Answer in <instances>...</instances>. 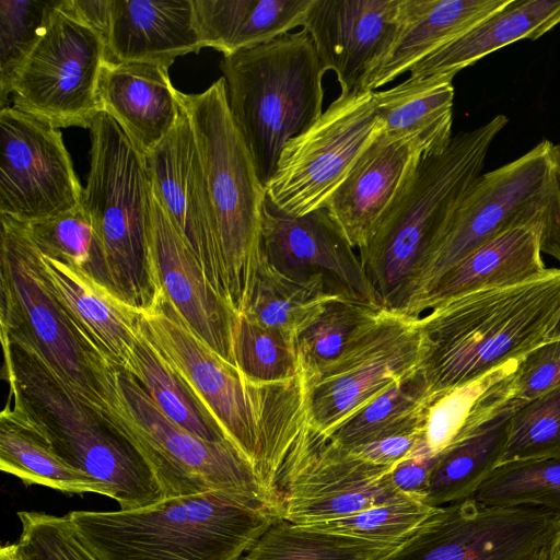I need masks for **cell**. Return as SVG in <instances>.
<instances>
[{
	"mask_svg": "<svg viewBox=\"0 0 560 560\" xmlns=\"http://www.w3.org/2000/svg\"><path fill=\"white\" fill-rule=\"evenodd\" d=\"M139 328L279 497V471L306 420L302 374L277 383L247 377L189 328L161 287Z\"/></svg>",
	"mask_w": 560,
	"mask_h": 560,
	"instance_id": "obj_1",
	"label": "cell"
},
{
	"mask_svg": "<svg viewBox=\"0 0 560 560\" xmlns=\"http://www.w3.org/2000/svg\"><path fill=\"white\" fill-rule=\"evenodd\" d=\"M508 121L506 116L497 115L453 136L445 151L418 158L374 233L359 249L383 308L405 314L424 260L481 175L490 145Z\"/></svg>",
	"mask_w": 560,
	"mask_h": 560,
	"instance_id": "obj_2",
	"label": "cell"
},
{
	"mask_svg": "<svg viewBox=\"0 0 560 560\" xmlns=\"http://www.w3.org/2000/svg\"><path fill=\"white\" fill-rule=\"evenodd\" d=\"M418 319L421 370L438 395L520 360L549 340L560 319V269L452 298Z\"/></svg>",
	"mask_w": 560,
	"mask_h": 560,
	"instance_id": "obj_3",
	"label": "cell"
},
{
	"mask_svg": "<svg viewBox=\"0 0 560 560\" xmlns=\"http://www.w3.org/2000/svg\"><path fill=\"white\" fill-rule=\"evenodd\" d=\"M68 516L98 560H238L282 513L242 493L208 491Z\"/></svg>",
	"mask_w": 560,
	"mask_h": 560,
	"instance_id": "obj_4",
	"label": "cell"
},
{
	"mask_svg": "<svg viewBox=\"0 0 560 560\" xmlns=\"http://www.w3.org/2000/svg\"><path fill=\"white\" fill-rule=\"evenodd\" d=\"M5 405L69 465L92 476L117 501L135 510L164 499L140 452L67 389L32 351L1 338Z\"/></svg>",
	"mask_w": 560,
	"mask_h": 560,
	"instance_id": "obj_5",
	"label": "cell"
},
{
	"mask_svg": "<svg viewBox=\"0 0 560 560\" xmlns=\"http://www.w3.org/2000/svg\"><path fill=\"white\" fill-rule=\"evenodd\" d=\"M1 338L35 353L98 417L112 406L118 369L71 319L47 280L28 224L0 214Z\"/></svg>",
	"mask_w": 560,
	"mask_h": 560,
	"instance_id": "obj_6",
	"label": "cell"
},
{
	"mask_svg": "<svg viewBox=\"0 0 560 560\" xmlns=\"http://www.w3.org/2000/svg\"><path fill=\"white\" fill-rule=\"evenodd\" d=\"M178 100L195 135L213 207L219 294L238 314L248 305L262 255L266 187L230 110L224 78Z\"/></svg>",
	"mask_w": 560,
	"mask_h": 560,
	"instance_id": "obj_7",
	"label": "cell"
},
{
	"mask_svg": "<svg viewBox=\"0 0 560 560\" xmlns=\"http://www.w3.org/2000/svg\"><path fill=\"white\" fill-rule=\"evenodd\" d=\"M230 110L266 187L285 143L323 114L326 72L305 30L223 56Z\"/></svg>",
	"mask_w": 560,
	"mask_h": 560,
	"instance_id": "obj_8",
	"label": "cell"
},
{
	"mask_svg": "<svg viewBox=\"0 0 560 560\" xmlns=\"http://www.w3.org/2000/svg\"><path fill=\"white\" fill-rule=\"evenodd\" d=\"M514 228L539 230L541 253L560 261V144L545 139L476 179L424 260L405 314L410 316L418 301L455 264Z\"/></svg>",
	"mask_w": 560,
	"mask_h": 560,
	"instance_id": "obj_9",
	"label": "cell"
},
{
	"mask_svg": "<svg viewBox=\"0 0 560 560\" xmlns=\"http://www.w3.org/2000/svg\"><path fill=\"white\" fill-rule=\"evenodd\" d=\"M90 139L81 205L103 242L113 293L141 312L159 289L149 243L151 179L145 156L104 112L92 121Z\"/></svg>",
	"mask_w": 560,
	"mask_h": 560,
	"instance_id": "obj_10",
	"label": "cell"
},
{
	"mask_svg": "<svg viewBox=\"0 0 560 560\" xmlns=\"http://www.w3.org/2000/svg\"><path fill=\"white\" fill-rule=\"evenodd\" d=\"M143 456L165 498L208 491L252 497L281 511L253 465L232 442H210L168 419L141 384L119 370L110 409L101 417Z\"/></svg>",
	"mask_w": 560,
	"mask_h": 560,
	"instance_id": "obj_11",
	"label": "cell"
},
{
	"mask_svg": "<svg viewBox=\"0 0 560 560\" xmlns=\"http://www.w3.org/2000/svg\"><path fill=\"white\" fill-rule=\"evenodd\" d=\"M105 47L104 35L77 13L72 0H55L14 77L12 106L57 129H90L102 112L98 81Z\"/></svg>",
	"mask_w": 560,
	"mask_h": 560,
	"instance_id": "obj_12",
	"label": "cell"
},
{
	"mask_svg": "<svg viewBox=\"0 0 560 560\" xmlns=\"http://www.w3.org/2000/svg\"><path fill=\"white\" fill-rule=\"evenodd\" d=\"M418 317L383 308L342 353L312 374L301 371L308 422L330 434L343 420L421 369Z\"/></svg>",
	"mask_w": 560,
	"mask_h": 560,
	"instance_id": "obj_13",
	"label": "cell"
},
{
	"mask_svg": "<svg viewBox=\"0 0 560 560\" xmlns=\"http://www.w3.org/2000/svg\"><path fill=\"white\" fill-rule=\"evenodd\" d=\"M392 468L342 446L306 417L277 479L282 518L307 525L412 498L393 487Z\"/></svg>",
	"mask_w": 560,
	"mask_h": 560,
	"instance_id": "obj_14",
	"label": "cell"
},
{
	"mask_svg": "<svg viewBox=\"0 0 560 560\" xmlns=\"http://www.w3.org/2000/svg\"><path fill=\"white\" fill-rule=\"evenodd\" d=\"M381 126L372 91L340 94L285 143L266 185L267 198L295 217L325 208Z\"/></svg>",
	"mask_w": 560,
	"mask_h": 560,
	"instance_id": "obj_15",
	"label": "cell"
},
{
	"mask_svg": "<svg viewBox=\"0 0 560 560\" xmlns=\"http://www.w3.org/2000/svg\"><path fill=\"white\" fill-rule=\"evenodd\" d=\"M83 187L57 128L13 106L0 110V214L24 223L81 206Z\"/></svg>",
	"mask_w": 560,
	"mask_h": 560,
	"instance_id": "obj_16",
	"label": "cell"
},
{
	"mask_svg": "<svg viewBox=\"0 0 560 560\" xmlns=\"http://www.w3.org/2000/svg\"><path fill=\"white\" fill-rule=\"evenodd\" d=\"M261 245L268 262L288 278L383 308L360 256L326 207L295 217L266 196Z\"/></svg>",
	"mask_w": 560,
	"mask_h": 560,
	"instance_id": "obj_17",
	"label": "cell"
},
{
	"mask_svg": "<svg viewBox=\"0 0 560 560\" xmlns=\"http://www.w3.org/2000/svg\"><path fill=\"white\" fill-rule=\"evenodd\" d=\"M149 243L159 287L171 304L202 341L236 366L234 336L240 315L212 287L202 265L171 220L152 185Z\"/></svg>",
	"mask_w": 560,
	"mask_h": 560,
	"instance_id": "obj_18",
	"label": "cell"
},
{
	"mask_svg": "<svg viewBox=\"0 0 560 560\" xmlns=\"http://www.w3.org/2000/svg\"><path fill=\"white\" fill-rule=\"evenodd\" d=\"M399 0H313L302 27L340 94L364 91L371 71L393 42Z\"/></svg>",
	"mask_w": 560,
	"mask_h": 560,
	"instance_id": "obj_19",
	"label": "cell"
},
{
	"mask_svg": "<svg viewBox=\"0 0 560 560\" xmlns=\"http://www.w3.org/2000/svg\"><path fill=\"white\" fill-rule=\"evenodd\" d=\"M180 106L175 127L144 156L156 196L219 293V252L213 207L191 124Z\"/></svg>",
	"mask_w": 560,
	"mask_h": 560,
	"instance_id": "obj_20",
	"label": "cell"
},
{
	"mask_svg": "<svg viewBox=\"0 0 560 560\" xmlns=\"http://www.w3.org/2000/svg\"><path fill=\"white\" fill-rule=\"evenodd\" d=\"M421 154L412 143L390 138L383 124L364 147L326 205L353 248L368 243Z\"/></svg>",
	"mask_w": 560,
	"mask_h": 560,
	"instance_id": "obj_21",
	"label": "cell"
},
{
	"mask_svg": "<svg viewBox=\"0 0 560 560\" xmlns=\"http://www.w3.org/2000/svg\"><path fill=\"white\" fill-rule=\"evenodd\" d=\"M376 560H524V556L502 514L470 498L441 506Z\"/></svg>",
	"mask_w": 560,
	"mask_h": 560,
	"instance_id": "obj_22",
	"label": "cell"
},
{
	"mask_svg": "<svg viewBox=\"0 0 560 560\" xmlns=\"http://www.w3.org/2000/svg\"><path fill=\"white\" fill-rule=\"evenodd\" d=\"M105 43L106 62L167 68L202 48L192 0H112Z\"/></svg>",
	"mask_w": 560,
	"mask_h": 560,
	"instance_id": "obj_23",
	"label": "cell"
},
{
	"mask_svg": "<svg viewBox=\"0 0 560 560\" xmlns=\"http://www.w3.org/2000/svg\"><path fill=\"white\" fill-rule=\"evenodd\" d=\"M511 0H399L388 50L369 74L376 91L503 9Z\"/></svg>",
	"mask_w": 560,
	"mask_h": 560,
	"instance_id": "obj_24",
	"label": "cell"
},
{
	"mask_svg": "<svg viewBox=\"0 0 560 560\" xmlns=\"http://www.w3.org/2000/svg\"><path fill=\"white\" fill-rule=\"evenodd\" d=\"M102 112L109 115L143 154L175 127L182 112L168 68L153 63H104L98 81Z\"/></svg>",
	"mask_w": 560,
	"mask_h": 560,
	"instance_id": "obj_25",
	"label": "cell"
},
{
	"mask_svg": "<svg viewBox=\"0 0 560 560\" xmlns=\"http://www.w3.org/2000/svg\"><path fill=\"white\" fill-rule=\"evenodd\" d=\"M49 285L71 319L114 366L126 370L140 313L85 272L42 255Z\"/></svg>",
	"mask_w": 560,
	"mask_h": 560,
	"instance_id": "obj_26",
	"label": "cell"
},
{
	"mask_svg": "<svg viewBox=\"0 0 560 560\" xmlns=\"http://www.w3.org/2000/svg\"><path fill=\"white\" fill-rule=\"evenodd\" d=\"M546 270L539 230H506L443 273L418 301L410 316L419 317L435 305L462 294L527 281Z\"/></svg>",
	"mask_w": 560,
	"mask_h": 560,
	"instance_id": "obj_27",
	"label": "cell"
},
{
	"mask_svg": "<svg viewBox=\"0 0 560 560\" xmlns=\"http://www.w3.org/2000/svg\"><path fill=\"white\" fill-rule=\"evenodd\" d=\"M454 73L408 78L372 91L376 114L393 139L412 143L422 154L445 151L452 141Z\"/></svg>",
	"mask_w": 560,
	"mask_h": 560,
	"instance_id": "obj_28",
	"label": "cell"
},
{
	"mask_svg": "<svg viewBox=\"0 0 560 560\" xmlns=\"http://www.w3.org/2000/svg\"><path fill=\"white\" fill-rule=\"evenodd\" d=\"M560 24V0H511L474 28L415 65L409 78L458 73L520 39H537Z\"/></svg>",
	"mask_w": 560,
	"mask_h": 560,
	"instance_id": "obj_29",
	"label": "cell"
},
{
	"mask_svg": "<svg viewBox=\"0 0 560 560\" xmlns=\"http://www.w3.org/2000/svg\"><path fill=\"white\" fill-rule=\"evenodd\" d=\"M313 0H192L203 47L223 56L270 42L302 26Z\"/></svg>",
	"mask_w": 560,
	"mask_h": 560,
	"instance_id": "obj_30",
	"label": "cell"
},
{
	"mask_svg": "<svg viewBox=\"0 0 560 560\" xmlns=\"http://www.w3.org/2000/svg\"><path fill=\"white\" fill-rule=\"evenodd\" d=\"M173 422L210 442H232L199 397L139 328L126 370ZM233 443V442H232Z\"/></svg>",
	"mask_w": 560,
	"mask_h": 560,
	"instance_id": "obj_31",
	"label": "cell"
},
{
	"mask_svg": "<svg viewBox=\"0 0 560 560\" xmlns=\"http://www.w3.org/2000/svg\"><path fill=\"white\" fill-rule=\"evenodd\" d=\"M511 413L497 417L442 453L425 497L430 505L445 506L475 494L500 464Z\"/></svg>",
	"mask_w": 560,
	"mask_h": 560,
	"instance_id": "obj_32",
	"label": "cell"
},
{
	"mask_svg": "<svg viewBox=\"0 0 560 560\" xmlns=\"http://www.w3.org/2000/svg\"><path fill=\"white\" fill-rule=\"evenodd\" d=\"M0 469L26 485H40L67 493L94 492L107 497L103 485L65 462L40 435L5 408L0 413Z\"/></svg>",
	"mask_w": 560,
	"mask_h": 560,
	"instance_id": "obj_33",
	"label": "cell"
},
{
	"mask_svg": "<svg viewBox=\"0 0 560 560\" xmlns=\"http://www.w3.org/2000/svg\"><path fill=\"white\" fill-rule=\"evenodd\" d=\"M433 399L420 369L352 413L328 435L355 450L393 434L424 429Z\"/></svg>",
	"mask_w": 560,
	"mask_h": 560,
	"instance_id": "obj_34",
	"label": "cell"
},
{
	"mask_svg": "<svg viewBox=\"0 0 560 560\" xmlns=\"http://www.w3.org/2000/svg\"><path fill=\"white\" fill-rule=\"evenodd\" d=\"M335 295L322 285L296 282L278 271L261 255L248 305L243 313L256 323L294 338Z\"/></svg>",
	"mask_w": 560,
	"mask_h": 560,
	"instance_id": "obj_35",
	"label": "cell"
},
{
	"mask_svg": "<svg viewBox=\"0 0 560 560\" xmlns=\"http://www.w3.org/2000/svg\"><path fill=\"white\" fill-rule=\"evenodd\" d=\"M396 546L316 532L279 517L238 560H376Z\"/></svg>",
	"mask_w": 560,
	"mask_h": 560,
	"instance_id": "obj_36",
	"label": "cell"
},
{
	"mask_svg": "<svg viewBox=\"0 0 560 560\" xmlns=\"http://www.w3.org/2000/svg\"><path fill=\"white\" fill-rule=\"evenodd\" d=\"M492 508H537L560 515V455L499 464L471 497Z\"/></svg>",
	"mask_w": 560,
	"mask_h": 560,
	"instance_id": "obj_37",
	"label": "cell"
},
{
	"mask_svg": "<svg viewBox=\"0 0 560 560\" xmlns=\"http://www.w3.org/2000/svg\"><path fill=\"white\" fill-rule=\"evenodd\" d=\"M27 224L43 256L80 269L113 293L103 242L82 205L58 217Z\"/></svg>",
	"mask_w": 560,
	"mask_h": 560,
	"instance_id": "obj_38",
	"label": "cell"
},
{
	"mask_svg": "<svg viewBox=\"0 0 560 560\" xmlns=\"http://www.w3.org/2000/svg\"><path fill=\"white\" fill-rule=\"evenodd\" d=\"M383 308L341 296L330 300L295 338L301 371L312 374L338 358Z\"/></svg>",
	"mask_w": 560,
	"mask_h": 560,
	"instance_id": "obj_39",
	"label": "cell"
},
{
	"mask_svg": "<svg viewBox=\"0 0 560 560\" xmlns=\"http://www.w3.org/2000/svg\"><path fill=\"white\" fill-rule=\"evenodd\" d=\"M520 360L510 361L472 382L434 395L424 428V444L430 452L441 454L478 430L483 396L513 373Z\"/></svg>",
	"mask_w": 560,
	"mask_h": 560,
	"instance_id": "obj_40",
	"label": "cell"
},
{
	"mask_svg": "<svg viewBox=\"0 0 560 560\" xmlns=\"http://www.w3.org/2000/svg\"><path fill=\"white\" fill-rule=\"evenodd\" d=\"M440 509L441 506L430 505L423 499L410 498L373 505L342 517L300 526L373 542L399 545Z\"/></svg>",
	"mask_w": 560,
	"mask_h": 560,
	"instance_id": "obj_41",
	"label": "cell"
},
{
	"mask_svg": "<svg viewBox=\"0 0 560 560\" xmlns=\"http://www.w3.org/2000/svg\"><path fill=\"white\" fill-rule=\"evenodd\" d=\"M234 359L243 374L259 382H285L301 373L295 338L244 314L240 315L235 330Z\"/></svg>",
	"mask_w": 560,
	"mask_h": 560,
	"instance_id": "obj_42",
	"label": "cell"
},
{
	"mask_svg": "<svg viewBox=\"0 0 560 560\" xmlns=\"http://www.w3.org/2000/svg\"><path fill=\"white\" fill-rule=\"evenodd\" d=\"M560 455V386L514 410L500 464Z\"/></svg>",
	"mask_w": 560,
	"mask_h": 560,
	"instance_id": "obj_43",
	"label": "cell"
},
{
	"mask_svg": "<svg viewBox=\"0 0 560 560\" xmlns=\"http://www.w3.org/2000/svg\"><path fill=\"white\" fill-rule=\"evenodd\" d=\"M55 0H0V100L5 107L14 77L44 28Z\"/></svg>",
	"mask_w": 560,
	"mask_h": 560,
	"instance_id": "obj_44",
	"label": "cell"
},
{
	"mask_svg": "<svg viewBox=\"0 0 560 560\" xmlns=\"http://www.w3.org/2000/svg\"><path fill=\"white\" fill-rule=\"evenodd\" d=\"M18 516L16 544L23 560H98L79 538L68 514L20 511Z\"/></svg>",
	"mask_w": 560,
	"mask_h": 560,
	"instance_id": "obj_45",
	"label": "cell"
},
{
	"mask_svg": "<svg viewBox=\"0 0 560 560\" xmlns=\"http://www.w3.org/2000/svg\"><path fill=\"white\" fill-rule=\"evenodd\" d=\"M560 386V338L549 340L523 357L516 370L500 384L502 412H513Z\"/></svg>",
	"mask_w": 560,
	"mask_h": 560,
	"instance_id": "obj_46",
	"label": "cell"
},
{
	"mask_svg": "<svg viewBox=\"0 0 560 560\" xmlns=\"http://www.w3.org/2000/svg\"><path fill=\"white\" fill-rule=\"evenodd\" d=\"M441 454H433L422 444L408 457L390 469L388 477L393 487L400 493L425 500L429 482Z\"/></svg>",
	"mask_w": 560,
	"mask_h": 560,
	"instance_id": "obj_47",
	"label": "cell"
},
{
	"mask_svg": "<svg viewBox=\"0 0 560 560\" xmlns=\"http://www.w3.org/2000/svg\"><path fill=\"white\" fill-rule=\"evenodd\" d=\"M424 441V429L393 434L353 452L381 466H394L411 455Z\"/></svg>",
	"mask_w": 560,
	"mask_h": 560,
	"instance_id": "obj_48",
	"label": "cell"
},
{
	"mask_svg": "<svg viewBox=\"0 0 560 560\" xmlns=\"http://www.w3.org/2000/svg\"><path fill=\"white\" fill-rule=\"evenodd\" d=\"M112 0H72L77 13L106 38Z\"/></svg>",
	"mask_w": 560,
	"mask_h": 560,
	"instance_id": "obj_49",
	"label": "cell"
},
{
	"mask_svg": "<svg viewBox=\"0 0 560 560\" xmlns=\"http://www.w3.org/2000/svg\"><path fill=\"white\" fill-rule=\"evenodd\" d=\"M547 560H560V517L546 546Z\"/></svg>",
	"mask_w": 560,
	"mask_h": 560,
	"instance_id": "obj_50",
	"label": "cell"
},
{
	"mask_svg": "<svg viewBox=\"0 0 560 560\" xmlns=\"http://www.w3.org/2000/svg\"><path fill=\"white\" fill-rule=\"evenodd\" d=\"M0 560H23L16 541L2 545L0 549Z\"/></svg>",
	"mask_w": 560,
	"mask_h": 560,
	"instance_id": "obj_51",
	"label": "cell"
},
{
	"mask_svg": "<svg viewBox=\"0 0 560 560\" xmlns=\"http://www.w3.org/2000/svg\"><path fill=\"white\" fill-rule=\"evenodd\" d=\"M547 546V545H546ZM546 546L538 550L534 556H532L528 560H547V550Z\"/></svg>",
	"mask_w": 560,
	"mask_h": 560,
	"instance_id": "obj_52",
	"label": "cell"
},
{
	"mask_svg": "<svg viewBox=\"0 0 560 560\" xmlns=\"http://www.w3.org/2000/svg\"><path fill=\"white\" fill-rule=\"evenodd\" d=\"M558 338H560V319L557 323L556 327L553 328L552 332L550 334L549 340L558 339Z\"/></svg>",
	"mask_w": 560,
	"mask_h": 560,
	"instance_id": "obj_53",
	"label": "cell"
}]
</instances>
